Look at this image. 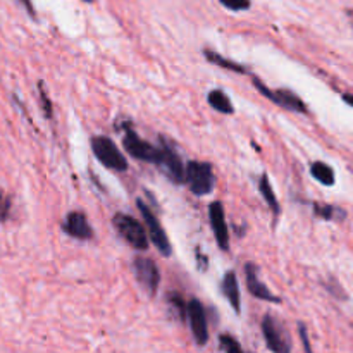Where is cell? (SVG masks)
Here are the masks:
<instances>
[{"label":"cell","mask_w":353,"mask_h":353,"mask_svg":"<svg viewBox=\"0 0 353 353\" xmlns=\"http://www.w3.org/2000/svg\"><path fill=\"white\" fill-rule=\"evenodd\" d=\"M185 185L196 196L210 195L216 188V174L209 162L190 161L185 165Z\"/></svg>","instance_id":"1"},{"label":"cell","mask_w":353,"mask_h":353,"mask_svg":"<svg viewBox=\"0 0 353 353\" xmlns=\"http://www.w3.org/2000/svg\"><path fill=\"white\" fill-rule=\"evenodd\" d=\"M112 224L119 236L126 241L134 250H148V234L143 224L128 214H116L112 217Z\"/></svg>","instance_id":"2"},{"label":"cell","mask_w":353,"mask_h":353,"mask_svg":"<svg viewBox=\"0 0 353 353\" xmlns=\"http://www.w3.org/2000/svg\"><path fill=\"white\" fill-rule=\"evenodd\" d=\"M155 165L176 185L185 183V164L176 152L174 145L164 137L159 138V159Z\"/></svg>","instance_id":"3"},{"label":"cell","mask_w":353,"mask_h":353,"mask_svg":"<svg viewBox=\"0 0 353 353\" xmlns=\"http://www.w3.org/2000/svg\"><path fill=\"white\" fill-rule=\"evenodd\" d=\"M261 330L262 334H264L265 345H268V348L272 353H292V336H290V331L283 326L281 321H278L274 316L268 314L262 319Z\"/></svg>","instance_id":"4"},{"label":"cell","mask_w":353,"mask_h":353,"mask_svg":"<svg viewBox=\"0 0 353 353\" xmlns=\"http://www.w3.org/2000/svg\"><path fill=\"white\" fill-rule=\"evenodd\" d=\"M92 152L103 168L110 171L124 172L128 171V161L119 150L116 143L107 137H95L92 138Z\"/></svg>","instance_id":"5"},{"label":"cell","mask_w":353,"mask_h":353,"mask_svg":"<svg viewBox=\"0 0 353 353\" xmlns=\"http://www.w3.org/2000/svg\"><path fill=\"white\" fill-rule=\"evenodd\" d=\"M123 147L131 157L141 162H148V164H157L159 145H152L150 141L143 140L130 124H123Z\"/></svg>","instance_id":"6"},{"label":"cell","mask_w":353,"mask_h":353,"mask_svg":"<svg viewBox=\"0 0 353 353\" xmlns=\"http://www.w3.org/2000/svg\"><path fill=\"white\" fill-rule=\"evenodd\" d=\"M138 210L141 212V217L145 221V230H147L148 238H150L152 243L155 245V248L159 250V254L164 255V257H171L172 255V247L171 241H169L168 234H165L164 228L159 223L157 216L154 214V210L148 207V203H145L143 200H138Z\"/></svg>","instance_id":"7"},{"label":"cell","mask_w":353,"mask_h":353,"mask_svg":"<svg viewBox=\"0 0 353 353\" xmlns=\"http://www.w3.org/2000/svg\"><path fill=\"white\" fill-rule=\"evenodd\" d=\"M254 86L259 90V93H261L262 97H265V99H269L271 102H274L276 105H279L281 109L292 110V112H299V114H307L305 102H303L299 95H295L292 90H285V88L271 90L257 78H254Z\"/></svg>","instance_id":"8"},{"label":"cell","mask_w":353,"mask_h":353,"mask_svg":"<svg viewBox=\"0 0 353 353\" xmlns=\"http://www.w3.org/2000/svg\"><path fill=\"white\" fill-rule=\"evenodd\" d=\"M186 319L190 323L193 340L199 347H205L209 343V323H207V314L202 302L192 299L186 303Z\"/></svg>","instance_id":"9"},{"label":"cell","mask_w":353,"mask_h":353,"mask_svg":"<svg viewBox=\"0 0 353 353\" xmlns=\"http://www.w3.org/2000/svg\"><path fill=\"white\" fill-rule=\"evenodd\" d=\"M133 271L137 276L138 283L143 286V290L150 295H155L161 285V272H159L157 264L150 259L138 257L133 262Z\"/></svg>","instance_id":"10"},{"label":"cell","mask_w":353,"mask_h":353,"mask_svg":"<svg viewBox=\"0 0 353 353\" xmlns=\"http://www.w3.org/2000/svg\"><path fill=\"white\" fill-rule=\"evenodd\" d=\"M209 221L210 228L214 231V238H216L217 245L223 252L230 250V228H228L226 212H224V205L221 202H212L209 205Z\"/></svg>","instance_id":"11"},{"label":"cell","mask_w":353,"mask_h":353,"mask_svg":"<svg viewBox=\"0 0 353 353\" xmlns=\"http://www.w3.org/2000/svg\"><path fill=\"white\" fill-rule=\"evenodd\" d=\"M62 231H64L68 236L74 238V240H92L93 238V228L90 226L88 219L83 212L74 210V212H69L64 217V223H62Z\"/></svg>","instance_id":"12"},{"label":"cell","mask_w":353,"mask_h":353,"mask_svg":"<svg viewBox=\"0 0 353 353\" xmlns=\"http://www.w3.org/2000/svg\"><path fill=\"white\" fill-rule=\"evenodd\" d=\"M245 276H247L248 293H250L252 296H255V299H259V300H264V302H271V303L281 302V300H279V296H276L274 293H272L271 290H269L268 286H265L264 283L259 279L257 265L252 264V262L245 264Z\"/></svg>","instance_id":"13"},{"label":"cell","mask_w":353,"mask_h":353,"mask_svg":"<svg viewBox=\"0 0 353 353\" xmlns=\"http://www.w3.org/2000/svg\"><path fill=\"white\" fill-rule=\"evenodd\" d=\"M221 292L226 296V300L230 302V305L233 307L234 312H241V293H240V283H238L236 274L233 271H228L226 276L223 278L221 283Z\"/></svg>","instance_id":"14"},{"label":"cell","mask_w":353,"mask_h":353,"mask_svg":"<svg viewBox=\"0 0 353 353\" xmlns=\"http://www.w3.org/2000/svg\"><path fill=\"white\" fill-rule=\"evenodd\" d=\"M207 102H209V105L212 107L214 110H217V112H221V114H226V116H230V114L234 112V107H233V103H231L230 97H228L226 93L219 88L210 90L209 95H207Z\"/></svg>","instance_id":"15"},{"label":"cell","mask_w":353,"mask_h":353,"mask_svg":"<svg viewBox=\"0 0 353 353\" xmlns=\"http://www.w3.org/2000/svg\"><path fill=\"white\" fill-rule=\"evenodd\" d=\"M203 55H205V59L209 62H212V64L219 65V68H223V69H228V71H231V72H238V74H247L248 72V69L245 68L243 64H238V62L231 61V59L224 57V55L217 54V52L209 50V48H205V50H203Z\"/></svg>","instance_id":"16"},{"label":"cell","mask_w":353,"mask_h":353,"mask_svg":"<svg viewBox=\"0 0 353 353\" xmlns=\"http://www.w3.org/2000/svg\"><path fill=\"white\" fill-rule=\"evenodd\" d=\"M259 192H261V195L264 196L265 203H268L269 209H271L272 212L274 214L281 212V205H279V200L278 196H276L274 190H272V185L271 181H269L268 174H262L261 179H259Z\"/></svg>","instance_id":"17"},{"label":"cell","mask_w":353,"mask_h":353,"mask_svg":"<svg viewBox=\"0 0 353 353\" xmlns=\"http://www.w3.org/2000/svg\"><path fill=\"white\" fill-rule=\"evenodd\" d=\"M310 174L316 181H319L324 186H333L334 185V171L331 165L326 162H314L310 165Z\"/></svg>","instance_id":"18"},{"label":"cell","mask_w":353,"mask_h":353,"mask_svg":"<svg viewBox=\"0 0 353 353\" xmlns=\"http://www.w3.org/2000/svg\"><path fill=\"white\" fill-rule=\"evenodd\" d=\"M314 212H316L317 217L321 219H343L345 212L341 209H336L333 205H327V203H314Z\"/></svg>","instance_id":"19"},{"label":"cell","mask_w":353,"mask_h":353,"mask_svg":"<svg viewBox=\"0 0 353 353\" xmlns=\"http://www.w3.org/2000/svg\"><path fill=\"white\" fill-rule=\"evenodd\" d=\"M168 303H169V307L172 309V312L178 316L179 321L186 319V303L188 302H186V300L183 299L179 293H176V292L168 293Z\"/></svg>","instance_id":"20"},{"label":"cell","mask_w":353,"mask_h":353,"mask_svg":"<svg viewBox=\"0 0 353 353\" xmlns=\"http://www.w3.org/2000/svg\"><path fill=\"white\" fill-rule=\"evenodd\" d=\"M219 345H221V350H223L224 353H245L243 348H241L240 341L228 333L221 334Z\"/></svg>","instance_id":"21"},{"label":"cell","mask_w":353,"mask_h":353,"mask_svg":"<svg viewBox=\"0 0 353 353\" xmlns=\"http://www.w3.org/2000/svg\"><path fill=\"white\" fill-rule=\"evenodd\" d=\"M219 2H221V6L226 7L228 10H233V12L248 10L252 6L250 0H219Z\"/></svg>","instance_id":"22"},{"label":"cell","mask_w":353,"mask_h":353,"mask_svg":"<svg viewBox=\"0 0 353 353\" xmlns=\"http://www.w3.org/2000/svg\"><path fill=\"white\" fill-rule=\"evenodd\" d=\"M38 90H40V103H41V110H43L45 116L50 119L52 116H54V109H52V100L48 99L47 92L43 90V86L38 85Z\"/></svg>","instance_id":"23"},{"label":"cell","mask_w":353,"mask_h":353,"mask_svg":"<svg viewBox=\"0 0 353 353\" xmlns=\"http://www.w3.org/2000/svg\"><path fill=\"white\" fill-rule=\"evenodd\" d=\"M10 216V200L3 192H0V223L7 221Z\"/></svg>","instance_id":"24"},{"label":"cell","mask_w":353,"mask_h":353,"mask_svg":"<svg viewBox=\"0 0 353 353\" xmlns=\"http://www.w3.org/2000/svg\"><path fill=\"white\" fill-rule=\"evenodd\" d=\"M299 333H300V340H302V345H303V352L314 353L312 347H310L309 333H307V327H305V324H303V323H299Z\"/></svg>","instance_id":"25"},{"label":"cell","mask_w":353,"mask_h":353,"mask_svg":"<svg viewBox=\"0 0 353 353\" xmlns=\"http://www.w3.org/2000/svg\"><path fill=\"white\" fill-rule=\"evenodd\" d=\"M19 2H21V6L28 10V14H30L31 17H34V7H33V2H31V0H19Z\"/></svg>","instance_id":"26"},{"label":"cell","mask_w":353,"mask_h":353,"mask_svg":"<svg viewBox=\"0 0 353 353\" xmlns=\"http://www.w3.org/2000/svg\"><path fill=\"white\" fill-rule=\"evenodd\" d=\"M343 100L348 103V105L353 107V95H350V93H348V95H343Z\"/></svg>","instance_id":"27"},{"label":"cell","mask_w":353,"mask_h":353,"mask_svg":"<svg viewBox=\"0 0 353 353\" xmlns=\"http://www.w3.org/2000/svg\"><path fill=\"white\" fill-rule=\"evenodd\" d=\"M348 16H350V21H352V26H353V10H350V12H348Z\"/></svg>","instance_id":"28"},{"label":"cell","mask_w":353,"mask_h":353,"mask_svg":"<svg viewBox=\"0 0 353 353\" xmlns=\"http://www.w3.org/2000/svg\"><path fill=\"white\" fill-rule=\"evenodd\" d=\"M83 2H93V0H83Z\"/></svg>","instance_id":"29"},{"label":"cell","mask_w":353,"mask_h":353,"mask_svg":"<svg viewBox=\"0 0 353 353\" xmlns=\"http://www.w3.org/2000/svg\"><path fill=\"white\" fill-rule=\"evenodd\" d=\"M245 353H250V352H245Z\"/></svg>","instance_id":"30"}]
</instances>
